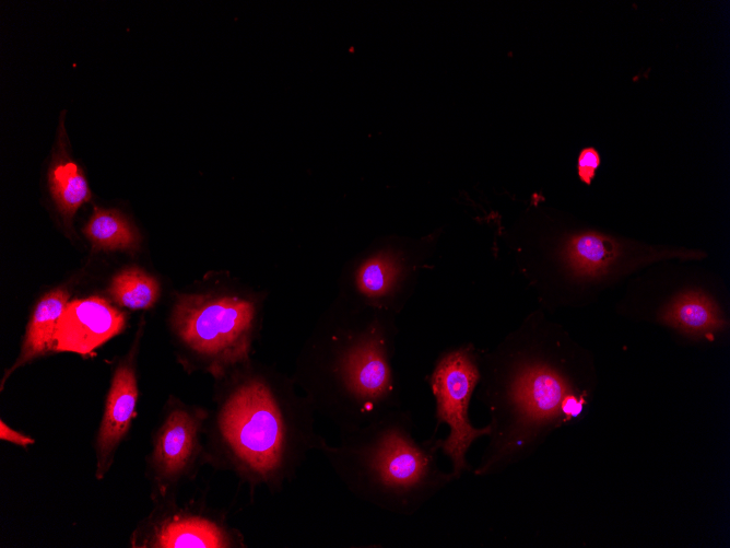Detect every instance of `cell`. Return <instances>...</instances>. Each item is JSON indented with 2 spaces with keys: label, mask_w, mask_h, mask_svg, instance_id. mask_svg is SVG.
I'll use <instances>...</instances> for the list:
<instances>
[{
  "label": "cell",
  "mask_w": 730,
  "mask_h": 548,
  "mask_svg": "<svg viewBox=\"0 0 730 548\" xmlns=\"http://www.w3.org/2000/svg\"><path fill=\"white\" fill-rule=\"evenodd\" d=\"M257 319L254 301L232 294L177 298L172 327L180 343L215 377L249 360Z\"/></svg>",
  "instance_id": "cell-4"
},
{
  "label": "cell",
  "mask_w": 730,
  "mask_h": 548,
  "mask_svg": "<svg viewBox=\"0 0 730 548\" xmlns=\"http://www.w3.org/2000/svg\"><path fill=\"white\" fill-rule=\"evenodd\" d=\"M397 272L396 264L390 257H372L357 271V289L367 299H381L391 291Z\"/></svg>",
  "instance_id": "cell-16"
},
{
  "label": "cell",
  "mask_w": 730,
  "mask_h": 548,
  "mask_svg": "<svg viewBox=\"0 0 730 548\" xmlns=\"http://www.w3.org/2000/svg\"><path fill=\"white\" fill-rule=\"evenodd\" d=\"M310 403L262 375L248 376L222 401L215 431L234 468L254 486L280 490L323 438Z\"/></svg>",
  "instance_id": "cell-2"
},
{
  "label": "cell",
  "mask_w": 730,
  "mask_h": 548,
  "mask_svg": "<svg viewBox=\"0 0 730 548\" xmlns=\"http://www.w3.org/2000/svg\"><path fill=\"white\" fill-rule=\"evenodd\" d=\"M622 253L617 241L597 232L572 235L565 244L564 256L573 271L594 278L608 272Z\"/></svg>",
  "instance_id": "cell-11"
},
{
  "label": "cell",
  "mask_w": 730,
  "mask_h": 548,
  "mask_svg": "<svg viewBox=\"0 0 730 548\" xmlns=\"http://www.w3.org/2000/svg\"><path fill=\"white\" fill-rule=\"evenodd\" d=\"M69 300V292L58 288L46 293L36 304L27 324L21 353L5 372L3 382L16 368L54 349V337L61 313Z\"/></svg>",
  "instance_id": "cell-10"
},
{
  "label": "cell",
  "mask_w": 730,
  "mask_h": 548,
  "mask_svg": "<svg viewBox=\"0 0 730 548\" xmlns=\"http://www.w3.org/2000/svg\"><path fill=\"white\" fill-rule=\"evenodd\" d=\"M48 183L57 210L70 224L76 210L91 199L87 180L80 166L64 153H56Z\"/></svg>",
  "instance_id": "cell-13"
},
{
  "label": "cell",
  "mask_w": 730,
  "mask_h": 548,
  "mask_svg": "<svg viewBox=\"0 0 730 548\" xmlns=\"http://www.w3.org/2000/svg\"><path fill=\"white\" fill-rule=\"evenodd\" d=\"M137 399L138 386L134 371L129 364H121L113 376L96 439L97 478L104 477L109 468L114 452L127 433L134 416Z\"/></svg>",
  "instance_id": "cell-8"
},
{
  "label": "cell",
  "mask_w": 730,
  "mask_h": 548,
  "mask_svg": "<svg viewBox=\"0 0 730 548\" xmlns=\"http://www.w3.org/2000/svg\"><path fill=\"white\" fill-rule=\"evenodd\" d=\"M207 415L200 409L174 406L157 431L152 466L160 490L186 476L201 453L200 433Z\"/></svg>",
  "instance_id": "cell-6"
},
{
  "label": "cell",
  "mask_w": 730,
  "mask_h": 548,
  "mask_svg": "<svg viewBox=\"0 0 730 548\" xmlns=\"http://www.w3.org/2000/svg\"><path fill=\"white\" fill-rule=\"evenodd\" d=\"M158 548H228L235 536L217 522L196 514L176 513L163 521L152 538Z\"/></svg>",
  "instance_id": "cell-9"
},
{
  "label": "cell",
  "mask_w": 730,
  "mask_h": 548,
  "mask_svg": "<svg viewBox=\"0 0 730 548\" xmlns=\"http://www.w3.org/2000/svg\"><path fill=\"white\" fill-rule=\"evenodd\" d=\"M480 376L470 349L459 348L441 357L429 380L436 403L437 427L445 423L449 429L448 435L441 441L440 451L451 463L450 473L455 480L471 468L467 462L470 446L476 439L490 433L488 424L473 427L468 413Z\"/></svg>",
  "instance_id": "cell-5"
},
{
  "label": "cell",
  "mask_w": 730,
  "mask_h": 548,
  "mask_svg": "<svg viewBox=\"0 0 730 548\" xmlns=\"http://www.w3.org/2000/svg\"><path fill=\"white\" fill-rule=\"evenodd\" d=\"M108 292L122 307L146 310L156 303L160 285L154 277L137 267H131L121 270L111 279Z\"/></svg>",
  "instance_id": "cell-15"
},
{
  "label": "cell",
  "mask_w": 730,
  "mask_h": 548,
  "mask_svg": "<svg viewBox=\"0 0 730 548\" xmlns=\"http://www.w3.org/2000/svg\"><path fill=\"white\" fill-rule=\"evenodd\" d=\"M83 233L96 250H129L134 249L140 242L137 229L115 209L94 207Z\"/></svg>",
  "instance_id": "cell-14"
},
{
  "label": "cell",
  "mask_w": 730,
  "mask_h": 548,
  "mask_svg": "<svg viewBox=\"0 0 730 548\" xmlns=\"http://www.w3.org/2000/svg\"><path fill=\"white\" fill-rule=\"evenodd\" d=\"M601 162L599 152L592 148H584L578 155L577 172L580 180L587 185L591 184L596 171Z\"/></svg>",
  "instance_id": "cell-17"
},
{
  "label": "cell",
  "mask_w": 730,
  "mask_h": 548,
  "mask_svg": "<svg viewBox=\"0 0 730 548\" xmlns=\"http://www.w3.org/2000/svg\"><path fill=\"white\" fill-rule=\"evenodd\" d=\"M322 375L308 386L307 400L340 433L398 408L389 361V335L374 318L357 329L335 331Z\"/></svg>",
  "instance_id": "cell-3"
},
{
  "label": "cell",
  "mask_w": 730,
  "mask_h": 548,
  "mask_svg": "<svg viewBox=\"0 0 730 548\" xmlns=\"http://www.w3.org/2000/svg\"><path fill=\"white\" fill-rule=\"evenodd\" d=\"M125 324V314L104 298L71 301L59 317L52 350L89 355L121 333Z\"/></svg>",
  "instance_id": "cell-7"
},
{
  "label": "cell",
  "mask_w": 730,
  "mask_h": 548,
  "mask_svg": "<svg viewBox=\"0 0 730 548\" xmlns=\"http://www.w3.org/2000/svg\"><path fill=\"white\" fill-rule=\"evenodd\" d=\"M414 430L412 416L396 408L340 433L338 445L323 438L318 451L356 498L390 513L412 515L455 480L438 464L443 439L420 441Z\"/></svg>",
  "instance_id": "cell-1"
},
{
  "label": "cell",
  "mask_w": 730,
  "mask_h": 548,
  "mask_svg": "<svg viewBox=\"0 0 730 548\" xmlns=\"http://www.w3.org/2000/svg\"><path fill=\"white\" fill-rule=\"evenodd\" d=\"M661 320L695 336L711 334L725 325L714 301L700 291H688L678 295L664 307Z\"/></svg>",
  "instance_id": "cell-12"
},
{
  "label": "cell",
  "mask_w": 730,
  "mask_h": 548,
  "mask_svg": "<svg viewBox=\"0 0 730 548\" xmlns=\"http://www.w3.org/2000/svg\"><path fill=\"white\" fill-rule=\"evenodd\" d=\"M0 439L21 446L34 443V439L11 429L2 420L0 421Z\"/></svg>",
  "instance_id": "cell-18"
}]
</instances>
